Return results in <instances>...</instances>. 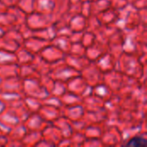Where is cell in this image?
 I'll use <instances>...</instances> for the list:
<instances>
[{
	"instance_id": "6da1fadb",
	"label": "cell",
	"mask_w": 147,
	"mask_h": 147,
	"mask_svg": "<svg viewBox=\"0 0 147 147\" xmlns=\"http://www.w3.org/2000/svg\"><path fill=\"white\" fill-rule=\"evenodd\" d=\"M127 146H146V141L142 138L136 137V138H134L133 140H131L130 142L127 144Z\"/></svg>"
}]
</instances>
